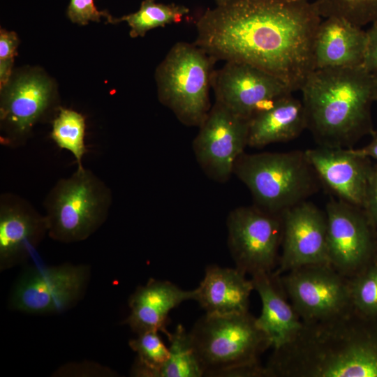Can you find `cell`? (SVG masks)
Here are the masks:
<instances>
[{
	"instance_id": "cell-1",
	"label": "cell",
	"mask_w": 377,
	"mask_h": 377,
	"mask_svg": "<svg viewBox=\"0 0 377 377\" xmlns=\"http://www.w3.org/2000/svg\"><path fill=\"white\" fill-rule=\"evenodd\" d=\"M321 17L309 0H228L198 19L194 44L213 59L265 70L294 91L315 70Z\"/></svg>"
},
{
	"instance_id": "cell-2",
	"label": "cell",
	"mask_w": 377,
	"mask_h": 377,
	"mask_svg": "<svg viewBox=\"0 0 377 377\" xmlns=\"http://www.w3.org/2000/svg\"><path fill=\"white\" fill-rule=\"evenodd\" d=\"M265 377H377V318L353 306L304 323L296 337L273 349Z\"/></svg>"
},
{
	"instance_id": "cell-3",
	"label": "cell",
	"mask_w": 377,
	"mask_h": 377,
	"mask_svg": "<svg viewBox=\"0 0 377 377\" xmlns=\"http://www.w3.org/2000/svg\"><path fill=\"white\" fill-rule=\"evenodd\" d=\"M306 128L320 146L352 148L374 131V74L363 66L318 68L302 87Z\"/></svg>"
},
{
	"instance_id": "cell-4",
	"label": "cell",
	"mask_w": 377,
	"mask_h": 377,
	"mask_svg": "<svg viewBox=\"0 0 377 377\" xmlns=\"http://www.w3.org/2000/svg\"><path fill=\"white\" fill-rule=\"evenodd\" d=\"M189 334L204 376L265 377L259 357L272 344L249 311L206 313Z\"/></svg>"
},
{
	"instance_id": "cell-5",
	"label": "cell",
	"mask_w": 377,
	"mask_h": 377,
	"mask_svg": "<svg viewBox=\"0 0 377 377\" xmlns=\"http://www.w3.org/2000/svg\"><path fill=\"white\" fill-rule=\"evenodd\" d=\"M233 173L247 186L256 206L276 214L306 200L321 183L304 151L243 153Z\"/></svg>"
},
{
	"instance_id": "cell-6",
	"label": "cell",
	"mask_w": 377,
	"mask_h": 377,
	"mask_svg": "<svg viewBox=\"0 0 377 377\" xmlns=\"http://www.w3.org/2000/svg\"><path fill=\"white\" fill-rule=\"evenodd\" d=\"M112 202L109 186L91 170L77 168L59 179L43 201L48 236L62 243L84 241L107 220Z\"/></svg>"
},
{
	"instance_id": "cell-7",
	"label": "cell",
	"mask_w": 377,
	"mask_h": 377,
	"mask_svg": "<svg viewBox=\"0 0 377 377\" xmlns=\"http://www.w3.org/2000/svg\"><path fill=\"white\" fill-rule=\"evenodd\" d=\"M211 59L195 44L180 42L156 69L159 101L187 126H200L209 111Z\"/></svg>"
},
{
	"instance_id": "cell-8",
	"label": "cell",
	"mask_w": 377,
	"mask_h": 377,
	"mask_svg": "<svg viewBox=\"0 0 377 377\" xmlns=\"http://www.w3.org/2000/svg\"><path fill=\"white\" fill-rule=\"evenodd\" d=\"M89 276V267L85 265L29 266L13 286L9 307L35 315L63 312L81 299Z\"/></svg>"
},
{
	"instance_id": "cell-9",
	"label": "cell",
	"mask_w": 377,
	"mask_h": 377,
	"mask_svg": "<svg viewBox=\"0 0 377 377\" xmlns=\"http://www.w3.org/2000/svg\"><path fill=\"white\" fill-rule=\"evenodd\" d=\"M227 226L228 247L237 269L251 275L273 272L282 241L281 214L256 205L239 207L228 215Z\"/></svg>"
},
{
	"instance_id": "cell-10",
	"label": "cell",
	"mask_w": 377,
	"mask_h": 377,
	"mask_svg": "<svg viewBox=\"0 0 377 377\" xmlns=\"http://www.w3.org/2000/svg\"><path fill=\"white\" fill-rule=\"evenodd\" d=\"M279 279L302 322L325 320L353 306L349 279L329 263L300 266Z\"/></svg>"
},
{
	"instance_id": "cell-11",
	"label": "cell",
	"mask_w": 377,
	"mask_h": 377,
	"mask_svg": "<svg viewBox=\"0 0 377 377\" xmlns=\"http://www.w3.org/2000/svg\"><path fill=\"white\" fill-rule=\"evenodd\" d=\"M329 264L351 278L374 261L377 230L365 210L339 198L325 207Z\"/></svg>"
},
{
	"instance_id": "cell-12",
	"label": "cell",
	"mask_w": 377,
	"mask_h": 377,
	"mask_svg": "<svg viewBox=\"0 0 377 377\" xmlns=\"http://www.w3.org/2000/svg\"><path fill=\"white\" fill-rule=\"evenodd\" d=\"M249 124V119L216 101L193 143L196 159L209 177L221 182L229 179L248 145Z\"/></svg>"
},
{
	"instance_id": "cell-13",
	"label": "cell",
	"mask_w": 377,
	"mask_h": 377,
	"mask_svg": "<svg viewBox=\"0 0 377 377\" xmlns=\"http://www.w3.org/2000/svg\"><path fill=\"white\" fill-rule=\"evenodd\" d=\"M216 101L233 113L250 119L292 91L279 78L253 65L227 61L212 75Z\"/></svg>"
},
{
	"instance_id": "cell-14",
	"label": "cell",
	"mask_w": 377,
	"mask_h": 377,
	"mask_svg": "<svg viewBox=\"0 0 377 377\" xmlns=\"http://www.w3.org/2000/svg\"><path fill=\"white\" fill-rule=\"evenodd\" d=\"M1 94V144L17 148L26 144L34 126L50 110L53 103L51 82L38 73H26Z\"/></svg>"
},
{
	"instance_id": "cell-15",
	"label": "cell",
	"mask_w": 377,
	"mask_h": 377,
	"mask_svg": "<svg viewBox=\"0 0 377 377\" xmlns=\"http://www.w3.org/2000/svg\"><path fill=\"white\" fill-rule=\"evenodd\" d=\"M281 215V253L274 273L281 275L303 265L329 263L325 210L305 200Z\"/></svg>"
},
{
	"instance_id": "cell-16",
	"label": "cell",
	"mask_w": 377,
	"mask_h": 377,
	"mask_svg": "<svg viewBox=\"0 0 377 377\" xmlns=\"http://www.w3.org/2000/svg\"><path fill=\"white\" fill-rule=\"evenodd\" d=\"M48 233L45 214L13 193L0 195V269L28 260Z\"/></svg>"
},
{
	"instance_id": "cell-17",
	"label": "cell",
	"mask_w": 377,
	"mask_h": 377,
	"mask_svg": "<svg viewBox=\"0 0 377 377\" xmlns=\"http://www.w3.org/2000/svg\"><path fill=\"white\" fill-rule=\"evenodd\" d=\"M304 151L321 183L339 199L364 209L372 167L369 158L353 148L318 145Z\"/></svg>"
},
{
	"instance_id": "cell-18",
	"label": "cell",
	"mask_w": 377,
	"mask_h": 377,
	"mask_svg": "<svg viewBox=\"0 0 377 377\" xmlns=\"http://www.w3.org/2000/svg\"><path fill=\"white\" fill-rule=\"evenodd\" d=\"M195 290H185L168 281L151 279L137 288L130 296V314L125 323L137 334L149 332H162L168 337V314L184 301L193 300Z\"/></svg>"
},
{
	"instance_id": "cell-19",
	"label": "cell",
	"mask_w": 377,
	"mask_h": 377,
	"mask_svg": "<svg viewBox=\"0 0 377 377\" xmlns=\"http://www.w3.org/2000/svg\"><path fill=\"white\" fill-rule=\"evenodd\" d=\"M367 48V32L345 19L321 20L314 39L315 69L362 66Z\"/></svg>"
},
{
	"instance_id": "cell-20",
	"label": "cell",
	"mask_w": 377,
	"mask_h": 377,
	"mask_svg": "<svg viewBox=\"0 0 377 377\" xmlns=\"http://www.w3.org/2000/svg\"><path fill=\"white\" fill-rule=\"evenodd\" d=\"M253 288L262 302V311L256 318L259 327L269 338L273 349L280 348L298 334L302 321L288 301L279 275L274 272L251 275Z\"/></svg>"
},
{
	"instance_id": "cell-21",
	"label": "cell",
	"mask_w": 377,
	"mask_h": 377,
	"mask_svg": "<svg viewBox=\"0 0 377 377\" xmlns=\"http://www.w3.org/2000/svg\"><path fill=\"white\" fill-rule=\"evenodd\" d=\"M195 290V301L206 313L225 316L248 312L254 288L251 279L236 267L209 265Z\"/></svg>"
},
{
	"instance_id": "cell-22",
	"label": "cell",
	"mask_w": 377,
	"mask_h": 377,
	"mask_svg": "<svg viewBox=\"0 0 377 377\" xmlns=\"http://www.w3.org/2000/svg\"><path fill=\"white\" fill-rule=\"evenodd\" d=\"M305 128L306 121L302 101L289 94L249 119L248 145L262 147L290 141Z\"/></svg>"
},
{
	"instance_id": "cell-23",
	"label": "cell",
	"mask_w": 377,
	"mask_h": 377,
	"mask_svg": "<svg viewBox=\"0 0 377 377\" xmlns=\"http://www.w3.org/2000/svg\"><path fill=\"white\" fill-rule=\"evenodd\" d=\"M170 356L157 377H201L204 371L193 348L190 334L182 325L168 337Z\"/></svg>"
},
{
	"instance_id": "cell-24",
	"label": "cell",
	"mask_w": 377,
	"mask_h": 377,
	"mask_svg": "<svg viewBox=\"0 0 377 377\" xmlns=\"http://www.w3.org/2000/svg\"><path fill=\"white\" fill-rule=\"evenodd\" d=\"M85 128L84 117L70 109L59 108L52 121L51 139L59 148L73 156L77 168L84 167L82 159L88 151L84 142Z\"/></svg>"
},
{
	"instance_id": "cell-25",
	"label": "cell",
	"mask_w": 377,
	"mask_h": 377,
	"mask_svg": "<svg viewBox=\"0 0 377 377\" xmlns=\"http://www.w3.org/2000/svg\"><path fill=\"white\" fill-rule=\"evenodd\" d=\"M188 11L184 6L156 3L154 0H145L137 12L119 19H113L112 23L125 21L131 27V37H142L151 29L180 22Z\"/></svg>"
},
{
	"instance_id": "cell-26",
	"label": "cell",
	"mask_w": 377,
	"mask_h": 377,
	"mask_svg": "<svg viewBox=\"0 0 377 377\" xmlns=\"http://www.w3.org/2000/svg\"><path fill=\"white\" fill-rule=\"evenodd\" d=\"M137 353L131 375L138 377H157L159 370L170 356L169 348L163 343L158 332L149 331L138 334L128 342Z\"/></svg>"
},
{
	"instance_id": "cell-27",
	"label": "cell",
	"mask_w": 377,
	"mask_h": 377,
	"mask_svg": "<svg viewBox=\"0 0 377 377\" xmlns=\"http://www.w3.org/2000/svg\"><path fill=\"white\" fill-rule=\"evenodd\" d=\"M322 17H337L359 27L377 20V0H315Z\"/></svg>"
},
{
	"instance_id": "cell-28",
	"label": "cell",
	"mask_w": 377,
	"mask_h": 377,
	"mask_svg": "<svg viewBox=\"0 0 377 377\" xmlns=\"http://www.w3.org/2000/svg\"><path fill=\"white\" fill-rule=\"evenodd\" d=\"M352 306L362 316L377 318V263L349 278Z\"/></svg>"
},
{
	"instance_id": "cell-29",
	"label": "cell",
	"mask_w": 377,
	"mask_h": 377,
	"mask_svg": "<svg viewBox=\"0 0 377 377\" xmlns=\"http://www.w3.org/2000/svg\"><path fill=\"white\" fill-rule=\"evenodd\" d=\"M68 18L74 23L86 25L90 21L99 22L101 17H106L112 23L108 13L99 11L95 6L94 0H71L67 10Z\"/></svg>"
},
{
	"instance_id": "cell-30",
	"label": "cell",
	"mask_w": 377,
	"mask_h": 377,
	"mask_svg": "<svg viewBox=\"0 0 377 377\" xmlns=\"http://www.w3.org/2000/svg\"><path fill=\"white\" fill-rule=\"evenodd\" d=\"M372 224L377 230V164L372 165L364 207Z\"/></svg>"
},
{
	"instance_id": "cell-31",
	"label": "cell",
	"mask_w": 377,
	"mask_h": 377,
	"mask_svg": "<svg viewBox=\"0 0 377 377\" xmlns=\"http://www.w3.org/2000/svg\"><path fill=\"white\" fill-rule=\"evenodd\" d=\"M366 31L367 48L363 67L372 73L377 68V20Z\"/></svg>"
},
{
	"instance_id": "cell-32",
	"label": "cell",
	"mask_w": 377,
	"mask_h": 377,
	"mask_svg": "<svg viewBox=\"0 0 377 377\" xmlns=\"http://www.w3.org/2000/svg\"><path fill=\"white\" fill-rule=\"evenodd\" d=\"M19 40L14 31L1 29L0 31V60L14 59L17 54Z\"/></svg>"
},
{
	"instance_id": "cell-33",
	"label": "cell",
	"mask_w": 377,
	"mask_h": 377,
	"mask_svg": "<svg viewBox=\"0 0 377 377\" xmlns=\"http://www.w3.org/2000/svg\"><path fill=\"white\" fill-rule=\"evenodd\" d=\"M371 135V140L368 145L354 150L362 156L374 159L377 164V130L373 131Z\"/></svg>"
},
{
	"instance_id": "cell-34",
	"label": "cell",
	"mask_w": 377,
	"mask_h": 377,
	"mask_svg": "<svg viewBox=\"0 0 377 377\" xmlns=\"http://www.w3.org/2000/svg\"><path fill=\"white\" fill-rule=\"evenodd\" d=\"M13 62H14V59L0 60L1 90L5 88L8 85V83L9 82Z\"/></svg>"
},
{
	"instance_id": "cell-35",
	"label": "cell",
	"mask_w": 377,
	"mask_h": 377,
	"mask_svg": "<svg viewBox=\"0 0 377 377\" xmlns=\"http://www.w3.org/2000/svg\"><path fill=\"white\" fill-rule=\"evenodd\" d=\"M372 73L374 74V78H375V82H376V97H375V101H377V68L374 72H372Z\"/></svg>"
},
{
	"instance_id": "cell-36",
	"label": "cell",
	"mask_w": 377,
	"mask_h": 377,
	"mask_svg": "<svg viewBox=\"0 0 377 377\" xmlns=\"http://www.w3.org/2000/svg\"><path fill=\"white\" fill-rule=\"evenodd\" d=\"M228 0H216L217 4H221L222 3H224Z\"/></svg>"
},
{
	"instance_id": "cell-37",
	"label": "cell",
	"mask_w": 377,
	"mask_h": 377,
	"mask_svg": "<svg viewBox=\"0 0 377 377\" xmlns=\"http://www.w3.org/2000/svg\"><path fill=\"white\" fill-rule=\"evenodd\" d=\"M374 262L377 263V244H376V253H375V257H374Z\"/></svg>"
}]
</instances>
